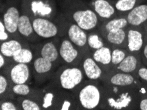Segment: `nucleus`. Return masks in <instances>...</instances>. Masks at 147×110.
<instances>
[{
	"instance_id": "393cba45",
	"label": "nucleus",
	"mask_w": 147,
	"mask_h": 110,
	"mask_svg": "<svg viewBox=\"0 0 147 110\" xmlns=\"http://www.w3.org/2000/svg\"><path fill=\"white\" fill-rule=\"evenodd\" d=\"M146 0H117L114 1L115 8L119 15H125L135 7Z\"/></svg>"
},
{
	"instance_id": "423d86ee",
	"label": "nucleus",
	"mask_w": 147,
	"mask_h": 110,
	"mask_svg": "<svg viewBox=\"0 0 147 110\" xmlns=\"http://www.w3.org/2000/svg\"><path fill=\"white\" fill-rule=\"evenodd\" d=\"M1 72L5 74L11 84L28 83L33 76L32 65L30 64L20 63L9 59L7 65Z\"/></svg>"
},
{
	"instance_id": "4468645a",
	"label": "nucleus",
	"mask_w": 147,
	"mask_h": 110,
	"mask_svg": "<svg viewBox=\"0 0 147 110\" xmlns=\"http://www.w3.org/2000/svg\"><path fill=\"white\" fill-rule=\"evenodd\" d=\"M35 52L36 55H40L46 59L52 62L57 67L63 64L59 55L57 38L49 40L48 41L44 42L36 49Z\"/></svg>"
},
{
	"instance_id": "f03ea898",
	"label": "nucleus",
	"mask_w": 147,
	"mask_h": 110,
	"mask_svg": "<svg viewBox=\"0 0 147 110\" xmlns=\"http://www.w3.org/2000/svg\"><path fill=\"white\" fill-rule=\"evenodd\" d=\"M79 109H102L103 82L86 79L73 92Z\"/></svg>"
},
{
	"instance_id": "f704fd0d",
	"label": "nucleus",
	"mask_w": 147,
	"mask_h": 110,
	"mask_svg": "<svg viewBox=\"0 0 147 110\" xmlns=\"http://www.w3.org/2000/svg\"><path fill=\"white\" fill-rule=\"evenodd\" d=\"M112 1H117V0H112Z\"/></svg>"
},
{
	"instance_id": "aec40b11",
	"label": "nucleus",
	"mask_w": 147,
	"mask_h": 110,
	"mask_svg": "<svg viewBox=\"0 0 147 110\" xmlns=\"http://www.w3.org/2000/svg\"><path fill=\"white\" fill-rule=\"evenodd\" d=\"M131 26H142L147 22V0L124 15Z\"/></svg>"
},
{
	"instance_id": "f3484780",
	"label": "nucleus",
	"mask_w": 147,
	"mask_h": 110,
	"mask_svg": "<svg viewBox=\"0 0 147 110\" xmlns=\"http://www.w3.org/2000/svg\"><path fill=\"white\" fill-rule=\"evenodd\" d=\"M92 57L99 65L104 73L112 70V47L109 45L93 51H90Z\"/></svg>"
},
{
	"instance_id": "20e7f679",
	"label": "nucleus",
	"mask_w": 147,
	"mask_h": 110,
	"mask_svg": "<svg viewBox=\"0 0 147 110\" xmlns=\"http://www.w3.org/2000/svg\"><path fill=\"white\" fill-rule=\"evenodd\" d=\"M86 79L79 65L63 64L55 71L50 82L60 89L73 92Z\"/></svg>"
},
{
	"instance_id": "1a4fd4ad",
	"label": "nucleus",
	"mask_w": 147,
	"mask_h": 110,
	"mask_svg": "<svg viewBox=\"0 0 147 110\" xmlns=\"http://www.w3.org/2000/svg\"><path fill=\"white\" fill-rule=\"evenodd\" d=\"M57 66L40 55H36L32 63V74L37 84H42L50 80Z\"/></svg>"
},
{
	"instance_id": "c85d7f7f",
	"label": "nucleus",
	"mask_w": 147,
	"mask_h": 110,
	"mask_svg": "<svg viewBox=\"0 0 147 110\" xmlns=\"http://www.w3.org/2000/svg\"><path fill=\"white\" fill-rule=\"evenodd\" d=\"M136 75L141 82L147 84V66L142 63L138 69Z\"/></svg>"
},
{
	"instance_id": "5701e85b",
	"label": "nucleus",
	"mask_w": 147,
	"mask_h": 110,
	"mask_svg": "<svg viewBox=\"0 0 147 110\" xmlns=\"http://www.w3.org/2000/svg\"><path fill=\"white\" fill-rule=\"evenodd\" d=\"M35 56L36 52H34L30 47V44H29L22 48L19 53L13 56L11 60L14 62L20 63L32 64Z\"/></svg>"
},
{
	"instance_id": "4be33fe9",
	"label": "nucleus",
	"mask_w": 147,
	"mask_h": 110,
	"mask_svg": "<svg viewBox=\"0 0 147 110\" xmlns=\"http://www.w3.org/2000/svg\"><path fill=\"white\" fill-rule=\"evenodd\" d=\"M129 25L127 20L124 15H119L113 19L102 22L99 27V31L102 35L110 31L118 30V29L126 28Z\"/></svg>"
},
{
	"instance_id": "a211bd4d",
	"label": "nucleus",
	"mask_w": 147,
	"mask_h": 110,
	"mask_svg": "<svg viewBox=\"0 0 147 110\" xmlns=\"http://www.w3.org/2000/svg\"><path fill=\"white\" fill-rule=\"evenodd\" d=\"M142 64L141 54L129 52L125 58L113 70L136 75L138 69Z\"/></svg>"
},
{
	"instance_id": "9d476101",
	"label": "nucleus",
	"mask_w": 147,
	"mask_h": 110,
	"mask_svg": "<svg viewBox=\"0 0 147 110\" xmlns=\"http://www.w3.org/2000/svg\"><path fill=\"white\" fill-rule=\"evenodd\" d=\"M100 80L106 84L117 86H136L141 82L137 76L133 74L123 73L116 70L104 73Z\"/></svg>"
},
{
	"instance_id": "0eeeda50",
	"label": "nucleus",
	"mask_w": 147,
	"mask_h": 110,
	"mask_svg": "<svg viewBox=\"0 0 147 110\" xmlns=\"http://www.w3.org/2000/svg\"><path fill=\"white\" fill-rule=\"evenodd\" d=\"M31 19L34 30L41 39H55L63 35L61 22L57 23L52 20L42 17H34Z\"/></svg>"
},
{
	"instance_id": "2f4dec72",
	"label": "nucleus",
	"mask_w": 147,
	"mask_h": 110,
	"mask_svg": "<svg viewBox=\"0 0 147 110\" xmlns=\"http://www.w3.org/2000/svg\"><path fill=\"white\" fill-rule=\"evenodd\" d=\"M139 109L147 110V96L140 98L139 102Z\"/></svg>"
},
{
	"instance_id": "2eb2a0df",
	"label": "nucleus",
	"mask_w": 147,
	"mask_h": 110,
	"mask_svg": "<svg viewBox=\"0 0 147 110\" xmlns=\"http://www.w3.org/2000/svg\"><path fill=\"white\" fill-rule=\"evenodd\" d=\"M79 66L81 67L87 80H100L104 73L101 67L92 57L90 51L84 55L80 62Z\"/></svg>"
},
{
	"instance_id": "c9c22d12",
	"label": "nucleus",
	"mask_w": 147,
	"mask_h": 110,
	"mask_svg": "<svg viewBox=\"0 0 147 110\" xmlns=\"http://www.w3.org/2000/svg\"><path fill=\"white\" fill-rule=\"evenodd\" d=\"M81 1H83V0H81Z\"/></svg>"
},
{
	"instance_id": "473e14b6",
	"label": "nucleus",
	"mask_w": 147,
	"mask_h": 110,
	"mask_svg": "<svg viewBox=\"0 0 147 110\" xmlns=\"http://www.w3.org/2000/svg\"><path fill=\"white\" fill-rule=\"evenodd\" d=\"M8 60L9 58H7L2 53H0V68L1 69H3L7 65Z\"/></svg>"
},
{
	"instance_id": "bb28decb",
	"label": "nucleus",
	"mask_w": 147,
	"mask_h": 110,
	"mask_svg": "<svg viewBox=\"0 0 147 110\" xmlns=\"http://www.w3.org/2000/svg\"><path fill=\"white\" fill-rule=\"evenodd\" d=\"M129 53V51L127 48H112V70H113L125 58Z\"/></svg>"
},
{
	"instance_id": "c756f323",
	"label": "nucleus",
	"mask_w": 147,
	"mask_h": 110,
	"mask_svg": "<svg viewBox=\"0 0 147 110\" xmlns=\"http://www.w3.org/2000/svg\"><path fill=\"white\" fill-rule=\"evenodd\" d=\"M13 38L11 36L7 30L5 24L1 19L0 21V42H4Z\"/></svg>"
},
{
	"instance_id": "39448f33",
	"label": "nucleus",
	"mask_w": 147,
	"mask_h": 110,
	"mask_svg": "<svg viewBox=\"0 0 147 110\" xmlns=\"http://www.w3.org/2000/svg\"><path fill=\"white\" fill-rule=\"evenodd\" d=\"M63 26V35L79 49L82 54L85 55L90 50L88 46V32L66 18L61 20Z\"/></svg>"
},
{
	"instance_id": "72a5a7b5",
	"label": "nucleus",
	"mask_w": 147,
	"mask_h": 110,
	"mask_svg": "<svg viewBox=\"0 0 147 110\" xmlns=\"http://www.w3.org/2000/svg\"><path fill=\"white\" fill-rule=\"evenodd\" d=\"M142 27H143L144 34H145V36H146V38L147 40V22H145V23L142 25Z\"/></svg>"
},
{
	"instance_id": "cd10ccee",
	"label": "nucleus",
	"mask_w": 147,
	"mask_h": 110,
	"mask_svg": "<svg viewBox=\"0 0 147 110\" xmlns=\"http://www.w3.org/2000/svg\"><path fill=\"white\" fill-rule=\"evenodd\" d=\"M0 110H20V108L16 102V99H5L1 100Z\"/></svg>"
},
{
	"instance_id": "dca6fc26",
	"label": "nucleus",
	"mask_w": 147,
	"mask_h": 110,
	"mask_svg": "<svg viewBox=\"0 0 147 110\" xmlns=\"http://www.w3.org/2000/svg\"><path fill=\"white\" fill-rule=\"evenodd\" d=\"M19 11L15 6H9L4 11L1 19L3 21L7 30L13 38L23 39L18 32V24L20 19Z\"/></svg>"
},
{
	"instance_id": "f8f14e48",
	"label": "nucleus",
	"mask_w": 147,
	"mask_h": 110,
	"mask_svg": "<svg viewBox=\"0 0 147 110\" xmlns=\"http://www.w3.org/2000/svg\"><path fill=\"white\" fill-rule=\"evenodd\" d=\"M88 5L95 11L102 22L119 16L112 0H90Z\"/></svg>"
},
{
	"instance_id": "6e6552de",
	"label": "nucleus",
	"mask_w": 147,
	"mask_h": 110,
	"mask_svg": "<svg viewBox=\"0 0 147 110\" xmlns=\"http://www.w3.org/2000/svg\"><path fill=\"white\" fill-rule=\"evenodd\" d=\"M57 42L63 65H79L84 55L65 36L57 38Z\"/></svg>"
},
{
	"instance_id": "f257e3e1",
	"label": "nucleus",
	"mask_w": 147,
	"mask_h": 110,
	"mask_svg": "<svg viewBox=\"0 0 147 110\" xmlns=\"http://www.w3.org/2000/svg\"><path fill=\"white\" fill-rule=\"evenodd\" d=\"M102 82L104 93L102 109H139L140 96L137 90V85L117 86Z\"/></svg>"
},
{
	"instance_id": "a878e982",
	"label": "nucleus",
	"mask_w": 147,
	"mask_h": 110,
	"mask_svg": "<svg viewBox=\"0 0 147 110\" xmlns=\"http://www.w3.org/2000/svg\"><path fill=\"white\" fill-rule=\"evenodd\" d=\"M16 102L20 110H42V107L40 102L30 97L17 96Z\"/></svg>"
},
{
	"instance_id": "7c9ffc66",
	"label": "nucleus",
	"mask_w": 147,
	"mask_h": 110,
	"mask_svg": "<svg viewBox=\"0 0 147 110\" xmlns=\"http://www.w3.org/2000/svg\"><path fill=\"white\" fill-rule=\"evenodd\" d=\"M141 57L142 63L147 66V40L141 52Z\"/></svg>"
},
{
	"instance_id": "6ab92c4d",
	"label": "nucleus",
	"mask_w": 147,
	"mask_h": 110,
	"mask_svg": "<svg viewBox=\"0 0 147 110\" xmlns=\"http://www.w3.org/2000/svg\"><path fill=\"white\" fill-rule=\"evenodd\" d=\"M30 44L26 40L19 38H11L7 41L1 42L0 53L9 59L11 58L19 52L24 46Z\"/></svg>"
},
{
	"instance_id": "9b49d317",
	"label": "nucleus",
	"mask_w": 147,
	"mask_h": 110,
	"mask_svg": "<svg viewBox=\"0 0 147 110\" xmlns=\"http://www.w3.org/2000/svg\"><path fill=\"white\" fill-rule=\"evenodd\" d=\"M146 41L142 26H128L127 28V49L130 53L141 54Z\"/></svg>"
},
{
	"instance_id": "b1692460",
	"label": "nucleus",
	"mask_w": 147,
	"mask_h": 110,
	"mask_svg": "<svg viewBox=\"0 0 147 110\" xmlns=\"http://www.w3.org/2000/svg\"><path fill=\"white\" fill-rule=\"evenodd\" d=\"M87 42L90 51L98 50L102 47L105 46L106 45H108L99 30H93L88 32Z\"/></svg>"
},
{
	"instance_id": "7ed1b4c3",
	"label": "nucleus",
	"mask_w": 147,
	"mask_h": 110,
	"mask_svg": "<svg viewBox=\"0 0 147 110\" xmlns=\"http://www.w3.org/2000/svg\"><path fill=\"white\" fill-rule=\"evenodd\" d=\"M66 7L65 16L86 32L98 30L102 22L95 11L81 0H73Z\"/></svg>"
},
{
	"instance_id": "412c9836",
	"label": "nucleus",
	"mask_w": 147,
	"mask_h": 110,
	"mask_svg": "<svg viewBox=\"0 0 147 110\" xmlns=\"http://www.w3.org/2000/svg\"><path fill=\"white\" fill-rule=\"evenodd\" d=\"M102 36L112 48H127V28L110 31Z\"/></svg>"
},
{
	"instance_id": "ddd939ff",
	"label": "nucleus",
	"mask_w": 147,
	"mask_h": 110,
	"mask_svg": "<svg viewBox=\"0 0 147 110\" xmlns=\"http://www.w3.org/2000/svg\"><path fill=\"white\" fill-rule=\"evenodd\" d=\"M18 32L22 38L30 44H37L41 39L34 30L32 19L26 14L21 15L18 24Z\"/></svg>"
}]
</instances>
